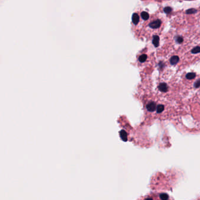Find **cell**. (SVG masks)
Returning a JSON list of instances; mask_svg holds the SVG:
<instances>
[{
    "label": "cell",
    "instance_id": "cell-11",
    "mask_svg": "<svg viewBox=\"0 0 200 200\" xmlns=\"http://www.w3.org/2000/svg\"><path fill=\"white\" fill-rule=\"evenodd\" d=\"M196 73H187V75H186V78L188 79H194L195 77H196Z\"/></svg>",
    "mask_w": 200,
    "mask_h": 200
},
{
    "label": "cell",
    "instance_id": "cell-5",
    "mask_svg": "<svg viewBox=\"0 0 200 200\" xmlns=\"http://www.w3.org/2000/svg\"><path fill=\"white\" fill-rule=\"evenodd\" d=\"M179 61V57L178 56H173L170 58V63L171 65H176L178 62Z\"/></svg>",
    "mask_w": 200,
    "mask_h": 200
},
{
    "label": "cell",
    "instance_id": "cell-14",
    "mask_svg": "<svg viewBox=\"0 0 200 200\" xmlns=\"http://www.w3.org/2000/svg\"><path fill=\"white\" fill-rule=\"evenodd\" d=\"M196 12H197V10H196V9L191 8V9H189L187 10L186 14H192L196 13Z\"/></svg>",
    "mask_w": 200,
    "mask_h": 200
},
{
    "label": "cell",
    "instance_id": "cell-15",
    "mask_svg": "<svg viewBox=\"0 0 200 200\" xmlns=\"http://www.w3.org/2000/svg\"><path fill=\"white\" fill-rule=\"evenodd\" d=\"M171 11H172V9L170 7H167L165 8V9H164V11L166 14L170 13L171 12Z\"/></svg>",
    "mask_w": 200,
    "mask_h": 200
},
{
    "label": "cell",
    "instance_id": "cell-8",
    "mask_svg": "<svg viewBox=\"0 0 200 200\" xmlns=\"http://www.w3.org/2000/svg\"><path fill=\"white\" fill-rule=\"evenodd\" d=\"M141 16H142L143 19H144L145 21H146L149 18V14L147 13V12H145V11H143L142 13Z\"/></svg>",
    "mask_w": 200,
    "mask_h": 200
},
{
    "label": "cell",
    "instance_id": "cell-9",
    "mask_svg": "<svg viewBox=\"0 0 200 200\" xmlns=\"http://www.w3.org/2000/svg\"><path fill=\"white\" fill-rule=\"evenodd\" d=\"M147 56L146 54H143L140 57H139V61L140 62H144L146 60H147Z\"/></svg>",
    "mask_w": 200,
    "mask_h": 200
},
{
    "label": "cell",
    "instance_id": "cell-13",
    "mask_svg": "<svg viewBox=\"0 0 200 200\" xmlns=\"http://www.w3.org/2000/svg\"><path fill=\"white\" fill-rule=\"evenodd\" d=\"M160 199L161 200H167L169 198V196L167 194H160Z\"/></svg>",
    "mask_w": 200,
    "mask_h": 200
},
{
    "label": "cell",
    "instance_id": "cell-3",
    "mask_svg": "<svg viewBox=\"0 0 200 200\" xmlns=\"http://www.w3.org/2000/svg\"><path fill=\"white\" fill-rule=\"evenodd\" d=\"M159 42H160L159 36L157 35L154 36L153 39V44L154 45L155 47H158L159 46Z\"/></svg>",
    "mask_w": 200,
    "mask_h": 200
},
{
    "label": "cell",
    "instance_id": "cell-12",
    "mask_svg": "<svg viewBox=\"0 0 200 200\" xmlns=\"http://www.w3.org/2000/svg\"><path fill=\"white\" fill-rule=\"evenodd\" d=\"M191 52L192 53H198L200 52V46H197L196 48H194V49H192Z\"/></svg>",
    "mask_w": 200,
    "mask_h": 200
},
{
    "label": "cell",
    "instance_id": "cell-16",
    "mask_svg": "<svg viewBox=\"0 0 200 200\" xmlns=\"http://www.w3.org/2000/svg\"><path fill=\"white\" fill-rule=\"evenodd\" d=\"M177 42L179 43V44H181V43H182V42H183V38H182V37L181 36H178L177 38Z\"/></svg>",
    "mask_w": 200,
    "mask_h": 200
},
{
    "label": "cell",
    "instance_id": "cell-7",
    "mask_svg": "<svg viewBox=\"0 0 200 200\" xmlns=\"http://www.w3.org/2000/svg\"><path fill=\"white\" fill-rule=\"evenodd\" d=\"M132 21L133 22L134 24L137 25L139 22V16L137 14H133L132 16Z\"/></svg>",
    "mask_w": 200,
    "mask_h": 200
},
{
    "label": "cell",
    "instance_id": "cell-10",
    "mask_svg": "<svg viewBox=\"0 0 200 200\" xmlns=\"http://www.w3.org/2000/svg\"><path fill=\"white\" fill-rule=\"evenodd\" d=\"M156 109H157V112L158 113H162V111H164L165 107H164L163 105H160L157 106Z\"/></svg>",
    "mask_w": 200,
    "mask_h": 200
},
{
    "label": "cell",
    "instance_id": "cell-17",
    "mask_svg": "<svg viewBox=\"0 0 200 200\" xmlns=\"http://www.w3.org/2000/svg\"><path fill=\"white\" fill-rule=\"evenodd\" d=\"M200 86V80H197L195 84V86L196 87H199Z\"/></svg>",
    "mask_w": 200,
    "mask_h": 200
},
{
    "label": "cell",
    "instance_id": "cell-2",
    "mask_svg": "<svg viewBox=\"0 0 200 200\" xmlns=\"http://www.w3.org/2000/svg\"><path fill=\"white\" fill-rule=\"evenodd\" d=\"M157 109L156 104L153 102L149 103L147 105V109L148 111H154Z\"/></svg>",
    "mask_w": 200,
    "mask_h": 200
},
{
    "label": "cell",
    "instance_id": "cell-1",
    "mask_svg": "<svg viewBox=\"0 0 200 200\" xmlns=\"http://www.w3.org/2000/svg\"><path fill=\"white\" fill-rule=\"evenodd\" d=\"M161 22L160 19H157L156 21L150 23L149 27L153 29H157V28H159L161 26Z\"/></svg>",
    "mask_w": 200,
    "mask_h": 200
},
{
    "label": "cell",
    "instance_id": "cell-6",
    "mask_svg": "<svg viewBox=\"0 0 200 200\" xmlns=\"http://www.w3.org/2000/svg\"><path fill=\"white\" fill-rule=\"evenodd\" d=\"M120 136L121 138L123 140V141H127V133L125 132V130H121L120 132Z\"/></svg>",
    "mask_w": 200,
    "mask_h": 200
},
{
    "label": "cell",
    "instance_id": "cell-4",
    "mask_svg": "<svg viewBox=\"0 0 200 200\" xmlns=\"http://www.w3.org/2000/svg\"><path fill=\"white\" fill-rule=\"evenodd\" d=\"M159 89L161 92H165L168 90V86H167V84H165V83H162L159 86Z\"/></svg>",
    "mask_w": 200,
    "mask_h": 200
}]
</instances>
